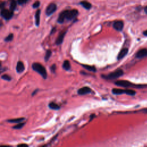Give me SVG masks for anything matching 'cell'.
Returning a JSON list of instances; mask_svg holds the SVG:
<instances>
[{"instance_id": "1", "label": "cell", "mask_w": 147, "mask_h": 147, "mask_svg": "<svg viewBox=\"0 0 147 147\" xmlns=\"http://www.w3.org/2000/svg\"><path fill=\"white\" fill-rule=\"evenodd\" d=\"M32 68L35 71L39 73V74H40V75L43 76V78H44V79L47 78V71H46L45 67L43 65H41V64L38 63H33V65H32Z\"/></svg>"}, {"instance_id": "2", "label": "cell", "mask_w": 147, "mask_h": 147, "mask_svg": "<svg viewBox=\"0 0 147 147\" xmlns=\"http://www.w3.org/2000/svg\"><path fill=\"white\" fill-rule=\"evenodd\" d=\"M112 92L116 95H120V94H126L129 95H134L136 94V91L130 89H121V88H113L112 90Z\"/></svg>"}, {"instance_id": "3", "label": "cell", "mask_w": 147, "mask_h": 147, "mask_svg": "<svg viewBox=\"0 0 147 147\" xmlns=\"http://www.w3.org/2000/svg\"><path fill=\"white\" fill-rule=\"evenodd\" d=\"M123 75H124L123 70L118 69L116 70V71H114V72H111V73H110L109 75L102 76V77L105 78V79H114L119 78Z\"/></svg>"}, {"instance_id": "4", "label": "cell", "mask_w": 147, "mask_h": 147, "mask_svg": "<svg viewBox=\"0 0 147 147\" xmlns=\"http://www.w3.org/2000/svg\"><path fill=\"white\" fill-rule=\"evenodd\" d=\"M66 11V20H72L75 18L78 15V11L76 9L72 10H67Z\"/></svg>"}, {"instance_id": "5", "label": "cell", "mask_w": 147, "mask_h": 147, "mask_svg": "<svg viewBox=\"0 0 147 147\" xmlns=\"http://www.w3.org/2000/svg\"><path fill=\"white\" fill-rule=\"evenodd\" d=\"M1 15L2 17L4 18L5 19L9 20L13 17V11H12L11 10L9 11V10L8 9H3L2 10V11L1 12Z\"/></svg>"}, {"instance_id": "6", "label": "cell", "mask_w": 147, "mask_h": 147, "mask_svg": "<svg viewBox=\"0 0 147 147\" xmlns=\"http://www.w3.org/2000/svg\"><path fill=\"white\" fill-rule=\"evenodd\" d=\"M115 84L120 87H131L133 85L131 82L128 81V80H117V81L115 82Z\"/></svg>"}, {"instance_id": "7", "label": "cell", "mask_w": 147, "mask_h": 147, "mask_svg": "<svg viewBox=\"0 0 147 147\" xmlns=\"http://www.w3.org/2000/svg\"><path fill=\"white\" fill-rule=\"evenodd\" d=\"M56 9H57V7H56V5L55 4H50L47 8V9H46V15L47 16H51L56 11Z\"/></svg>"}, {"instance_id": "8", "label": "cell", "mask_w": 147, "mask_h": 147, "mask_svg": "<svg viewBox=\"0 0 147 147\" xmlns=\"http://www.w3.org/2000/svg\"><path fill=\"white\" fill-rule=\"evenodd\" d=\"M113 26L116 31H121L124 28V24L122 21H116L113 23Z\"/></svg>"}, {"instance_id": "9", "label": "cell", "mask_w": 147, "mask_h": 147, "mask_svg": "<svg viewBox=\"0 0 147 147\" xmlns=\"http://www.w3.org/2000/svg\"><path fill=\"white\" fill-rule=\"evenodd\" d=\"M91 92V89L88 87H83L78 90V93L79 95H85Z\"/></svg>"}, {"instance_id": "10", "label": "cell", "mask_w": 147, "mask_h": 147, "mask_svg": "<svg viewBox=\"0 0 147 147\" xmlns=\"http://www.w3.org/2000/svg\"><path fill=\"white\" fill-rule=\"evenodd\" d=\"M136 58H143L147 56V49L143 48L138 51L136 54Z\"/></svg>"}, {"instance_id": "11", "label": "cell", "mask_w": 147, "mask_h": 147, "mask_svg": "<svg viewBox=\"0 0 147 147\" xmlns=\"http://www.w3.org/2000/svg\"><path fill=\"white\" fill-rule=\"evenodd\" d=\"M66 34V31L62 32L61 33H60V35H59V36H58L57 39H56V44H57V45H60V44H61L62 43H63L64 36H65Z\"/></svg>"}, {"instance_id": "12", "label": "cell", "mask_w": 147, "mask_h": 147, "mask_svg": "<svg viewBox=\"0 0 147 147\" xmlns=\"http://www.w3.org/2000/svg\"><path fill=\"white\" fill-rule=\"evenodd\" d=\"M128 53V49L126 48H123L121 50V51L120 52L119 54H118L117 59L118 60H121L122 59V58H124L125 56L126 55H127Z\"/></svg>"}, {"instance_id": "13", "label": "cell", "mask_w": 147, "mask_h": 147, "mask_svg": "<svg viewBox=\"0 0 147 147\" xmlns=\"http://www.w3.org/2000/svg\"><path fill=\"white\" fill-rule=\"evenodd\" d=\"M25 69V67H24V64L21 61L19 62L17 64V66H16V70L17 72L19 73H21L24 71Z\"/></svg>"}, {"instance_id": "14", "label": "cell", "mask_w": 147, "mask_h": 147, "mask_svg": "<svg viewBox=\"0 0 147 147\" xmlns=\"http://www.w3.org/2000/svg\"><path fill=\"white\" fill-rule=\"evenodd\" d=\"M66 20V11H64L62 12L59 15V17L58 19V22L60 24H62L64 23V20Z\"/></svg>"}, {"instance_id": "15", "label": "cell", "mask_w": 147, "mask_h": 147, "mask_svg": "<svg viewBox=\"0 0 147 147\" xmlns=\"http://www.w3.org/2000/svg\"><path fill=\"white\" fill-rule=\"evenodd\" d=\"M80 4L84 8V9L87 10H89L91 8V4L86 1H81L80 3Z\"/></svg>"}, {"instance_id": "16", "label": "cell", "mask_w": 147, "mask_h": 147, "mask_svg": "<svg viewBox=\"0 0 147 147\" xmlns=\"http://www.w3.org/2000/svg\"><path fill=\"white\" fill-rule=\"evenodd\" d=\"M40 11L38 10L35 14V23L36 26H39L40 24Z\"/></svg>"}, {"instance_id": "17", "label": "cell", "mask_w": 147, "mask_h": 147, "mask_svg": "<svg viewBox=\"0 0 147 147\" xmlns=\"http://www.w3.org/2000/svg\"><path fill=\"white\" fill-rule=\"evenodd\" d=\"M49 107L50 109L53 110H59L60 109V106L58 105L57 104H56L54 102H52L51 103H50Z\"/></svg>"}, {"instance_id": "18", "label": "cell", "mask_w": 147, "mask_h": 147, "mask_svg": "<svg viewBox=\"0 0 147 147\" xmlns=\"http://www.w3.org/2000/svg\"><path fill=\"white\" fill-rule=\"evenodd\" d=\"M63 68L66 70H69L71 68V64H70V62L68 60H66L64 62L63 64Z\"/></svg>"}, {"instance_id": "19", "label": "cell", "mask_w": 147, "mask_h": 147, "mask_svg": "<svg viewBox=\"0 0 147 147\" xmlns=\"http://www.w3.org/2000/svg\"><path fill=\"white\" fill-rule=\"evenodd\" d=\"M24 118H15V119H12L10 120H8V121L9 122H11V123H18L19 122H21L22 121H24Z\"/></svg>"}, {"instance_id": "20", "label": "cell", "mask_w": 147, "mask_h": 147, "mask_svg": "<svg viewBox=\"0 0 147 147\" xmlns=\"http://www.w3.org/2000/svg\"><path fill=\"white\" fill-rule=\"evenodd\" d=\"M82 66L85 68V69L88 70V71H92V72H95L96 71V68L94 66H91L88 65H82Z\"/></svg>"}, {"instance_id": "21", "label": "cell", "mask_w": 147, "mask_h": 147, "mask_svg": "<svg viewBox=\"0 0 147 147\" xmlns=\"http://www.w3.org/2000/svg\"><path fill=\"white\" fill-rule=\"evenodd\" d=\"M16 6H17V3L15 0H12L11 3V5H10V9L12 11H14L16 9Z\"/></svg>"}, {"instance_id": "22", "label": "cell", "mask_w": 147, "mask_h": 147, "mask_svg": "<svg viewBox=\"0 0 147 147\" xmlns=\"http://www.w3.org/2000/svg\"><path fill=\"white\" fill-rule=\"evenodd\" d=\"M51 54H52V52L51 51H50V50H48L46 52L45 54V61H48V60H49L50 58L51 57Z\"/></svg>"}, {"instance_id": "23", "label": "cell", "mask_w": 147, "mask_h": 147, "mask_svg": "<svg viewBox=\"0 0 147 147\" xmlns=\"http://www.w3.org/2000/svg\"><path fill=\"white\" fill-rule=\"evenodd\" d=\"M24 125H25V123H19V124H17L16 125L13 126L14 129H21L22 127H23Z\"/></svg>"}, {"instance_id": "24", "label": "cell", "mask_w": 147, "mask_h": 147, "mask_svg": "<svg viewBox=\"0 0 147 147\" xmlns=\"http://www.w3.org/2000/svg\"><path fill=\"white\" fill-rule=\"evenodd\" d=\"M13 35L12 33H11V34H9V35L5 38V40L6 41H10L13 40Z\"/></svg>"}, {"instance_id": "25", "label": "cell", "mask_w": 147, "mask_h": 147, "mask_svg": "<svg viewBox=\"0 0 147 147\" xmlns=\"http://www.w3.org/2000/svg\"><path fill=\"white\" fill-rule=\"evenodd\" d=\"M2 79H4L5 80H8V81H9V80H11V76H9L8 75H7V74H4L3 76H2Z\"/></svg>"}, {"instance_id": "26", "label": "cell", "mask_w": 147, "mask_h": 147, "mask_svg": "<svg viewBox=\"0 0 147 147\" xmlns=\"http://www.w3.org/2000/svg\"><path fill=\"white\" fill-rule=\"evenodd\" d=\"M28 0H18L17 3L20 5H23V4H25L27 3Z\"/></svg>"}, {"instance_id": "27", "label": "cell", "mask_w": 147, "mask_h": 147, "mask_svg": "<svg viewBox=\"0 0 147 147\" xmlns=\"http://www.w3.org/2000/svg\"><path fill=\"white\" fill-rule=\"evenodd\" d=\"M40 2L39 1H36L35 3L33 4V7L34 8H37L40 6Z\"/></svg>"}, {"instance_id": "28", "label": "cell", "mask_w": 147, "mask_h": 147, "mask_svg": "<svg viewBox=\"0 0 147 147\" xmlns=\"http://www.w3.org/2000/svg\"><path fill=\"white\" fill-rule=\"evenodd\" d=\"M51 70H52V72H55V70H56V66H55V64H54V65H52L51 66Z\"/></svg>"}, {"instance_id": "29", "label": "cell", "mask_w": 147, "mask_h": 147, "mask_svg": "<svg viewBox=\"0 0 147 147\" xmlns=\"http://www.w3.org/2000/svg\"><path fill=\"white\" fill-rule=\"evenodd\" d=\"M5 4L4 3H0V9H3L4 7H5Z\"/></svg>"}, {"instance_id": "30", "label": "cell", "mask_w": 147, "mask_h": 147, "mask_svg": "<svg viewBox=\"0 0 147 147\" xmlns=\"http://www.w3.org/2000/svg\"><path fill=\"white\" fill-rule=\"evenodd\" d=\"M18 146H27L28 145H26V144H20V145H19Z\"/></svg>"}, {"instance_id": "31", "label": "cell", "mask_w": 147, "mask_h": 147, "mask_svg": "<svg viewBox=\"0 0 147 147\" xmlns=\"http://www.w3.org/2000/svg\"><path fill=\"white\" fill-rule=\"evenodd\" d=\"M144 11H145V13L147 15V6H146V7H145V8H144Z\"/></svg>"}, {"instance_id": "32", "label": "cell", "mask_w": 147, "mask_h": 147, "mask_svg": "<svg viewBox=\"0 0 147 147\" xmlns=\"http://www.w3.org/2000/svg\"><path fill=\"white\" fill-rule=\"evenodd\" d=\"M143 34H144V35L145 36H147V30H146V31H144V32Z\"/></svg>"}]
</instances>
